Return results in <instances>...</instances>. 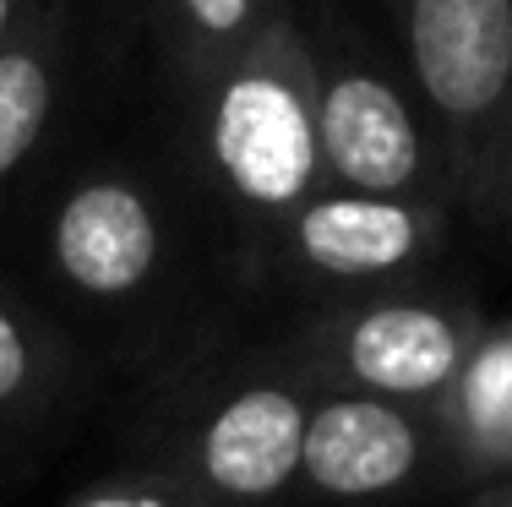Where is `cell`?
<instances>
[{
    "instance_id": "9a60e30c",
    "label": "cell",
    "mask_w": 512,
    "mask_h": 507,
    "mask_svg": "<svg viewBox=\"0 0 512 507\" xmlns=\"http://www.w3.org/2000/svg\"><path fill=\"white\" fill-rule=\"evenodd\" d=\"M126 507H137V502H126Z\"/></svg>"
},
{
    "instance_id": "3957f363",
    "label": "cell",
    "mask_w": 512,
    "mask_h": 507,
    "mask_svg": "<svg viewBox=\"0 0 512 507\" xmlns=\"http://www.w3.org/2000/svg\"><path fill=\"white\" fill-rule=\"evenodd\" d=\"M322 66V60H316ZM316 137L322 169L344 191L414 197L425 180V131L404 88L371 60L338 50L316 82Z\"/></svg>"
},
{
    "instance_id": "6da1fadb",
    "label": "cell",
    "mask_w": 512,
    "mask_h": 507,
    "mask_svg": "<svg viewBox=\"0 0 512 507\" xmlns=\"http://www.w3.org/2000/svg\"><path fill=\"white\" fill-rule=\"evenodd\" d=\"M316 82L322 66L284 11L262 22V33L224 71H213L207 153L218 180L251 213H295L322 191Z\"/></svg>"
},
{
    "instance_id": "8992f818",
    "label": "cell",
    "mask_w": 512,
    "mask_h": 507,
    "mask_svg": "<svg viewBox=\"0 0 512 507\" xmlns=\"http://www.w3.org/2000/svg\"><path fill=\"white\" fill-rule=\"evenodd\" d=\"M50 251L71 289L120 300L153 279L164 235L153 202L131 180H88L60 202Z\"/></svg>"
},
{
    "instance_id": "7a4b0ae2",
    "label": "cell",
    "mask_w": 512,
    "mask_h": 507,
    "mask_svg": "<svg viewBox=\"0 0 512 507\" xmlns=\"http://www.w3.org/2000/svg\"><path fill=\"white\" fill-rule=\"evenodd\" d=\"M398 17L458 186L491 197L512 164V0H398Z\"/></svg>"
},
{
    "instance_id": "52a82bcc",
    "label": "cell",
    "mask_w": 512,
    "mask_h": 507,
    "mask_svg": "<svg viewBox=\"0 0 512 507\" xmlns=\"http://www.w3.org/2000/svg\"><path fill=\"white\" fill-rule=\"evenodd\" d=\"M425 458V431L398 398H327L306 420L300 475L322 497H382L398 491Z\"/></svg>"
},
{
    "instance_id": "9c48e42d",
    "label": "cell",
    "mask_w": 512,
    "mask_h": 507,
    "mask_svg": "<svg viewBox=\"0 0 512 507\" xmlns=\"http://www.w3.org/2000/svg\"><path fill=\"white\" fill-rule=\"evenodd\" d=\"M55 104V71H50V39L28 28L22 39H6L0 50V180L11 175L50 126Z\"/></svg>"
},
{
    "instance_id": "ba28073f",
    "label": "cell",
    "mask_w": 512,
    "mask_h": 507,
    "mask_svg": "<svg viewBox=\"0 0 512 507\" xmlns=\"http://www.w3.org/2000/svg\"><path fill=\"white\" fill-rule=\"evenodd\" d=\"M431 240V213L409 197L371 191H316L289 213V246L327 279H382L409 268Z\"/></svg>"
},
{
    "instance_id": "8fae6325",
    "label": "cell",
    "mask_w": 512,
    "mask_h": 507,
    "mask_svg": "<svg viewBox=\"0 0 512 507\" xmlns=\"http://www.w3.org/2000/svg\"><path fill=\"white\" fill-rule=\"evenodd\" d=\"M175 11V28H180V44L191 50L197 71H224L246 44L262 33V22L278 17L273 0H169Z\"/></svg>"
},
{
    "instance_id": "5b68a950",
    "label": "cell",
    "mask_w": 512,
    "mask_h": 507,
    "mask_svg": "<svg viewBox=\"0 0 512 507\" xmlns=\"http://www.w3.org/2000/svg\"><path fill=\"white\" fill-rule=\"evenodd\" d=\"M311 404L284 382H251L207 415L197 437V475L229 502L278 497L300 475Z\"/></svg>"
},
{
    "instance_id": "277c9868",
    "label": "cell",
    "mask_w": 512,
    "mask_h": 507,
    "mask_svg": "<svg viewBox=\"0 0 512 507\" xmlns=\"http://www.w3.org/2000/svg\"><path fill=\"white\" fill-rule=\"evenodd\" d=\"M333 355L360 388L398 398V404L404 398L409 404H425V398L453 393L474 344L453 311L420 306V300H382V306L344 322Z\"/></svg>"
},
{
    "instance_id": "4fadbf2b",
    "label": "cell",
    "mask_w": 512,
    "mask_h": 507,
    "mask_svg": "<svg viewBox=\"0 0 512 507\" xmlns=\"http://www.w3.org/2000/svg\"><path fill=\"white\" fill-rule=\"evenodd\" d=\"M17 6H22V0H0V50H6V39H11V22H17Z\"/></svg>"
},
{
    "instance_id": "5bb4252c",
    "label": "cell",
    "mask_w": 512,
    "mask_h": 507,
    "mask_svg": "<svg viewBox=\"0 0 512 507\" xmlns=\"http://www.w3.org/2000/svg\"><path fill=\"white\" fill-rule=\"evenodd\" d=\"M485 507H512V486H507V491H496V497L485 502Z\"/></svg>"
},
{
    "instance_id": "7c38bea8",
    "label": "cell",
    "mask_w": 512,
    "mask_h": 507,
    "mask_svg": "<svg viewBox=\"0 0 512 507\" xmlns=\"http://www.w3.org/2000/svg\"><path fill=\"white\" fill-rule=\"evenodd\" d=\"M33 377V344L22 333V322L0 306V404H11Z\"/></svg>"
},
{
    "instance_id": "30bf717a",
    "label": "cell",
    "mask_w": 512,
    "mask_h": 507,
    "mask_svg": "<svg viewBox=\"0 0 512 507\" xmlns=\"http://www.w3.org/2000/svg\"><path fill=\"white\" fill-rule=\"evenodd\" d=\"M453 409L469 448L512 458V338H496L469 355L453 382Z\"/></svg>"
}]
</instances>
